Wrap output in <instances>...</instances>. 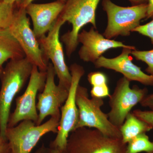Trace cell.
Returning a JSON list of instances; mask_svg holds the SVG:
<instances>
[{
	"label": "cell",
	"instance_id": "obj_15",
	"mask_svg": "<svg viewBox=\"0 0 153 153\" xmlns=\"http://www.w3.org/2000/svg\"><path fill=\"white\" fill-rule=\"evenodd\" d=\"M65 2L57 1L47 4L32 3L25 8L32 19L33 31L38 39L45 36L51 30L63 10Z\"/></svg>",
	"mask_w": 153,
	"mask_h": 153
},
{
	"label": "cell",
	"instance_id": "obj_24",
	"mask_svg": "<svg viewBox=\"0 0 153 153\" xmlns=\"http://www.w3.org/2000/svg\"><path fill=\"white\" fill-rule=\"evenodd\" d=\"M135 116L148 124L153 129V111L136 109L133 111Z\"/></svg>",
	"mask_w": 153,
	"mask_h": 153
},
{
	"label": "cell",
	"instance_id": "obj_14",
	"mask_svg": "<svg viewBox=\"0 0 153 153\" xmlns=\"http://www.w3.org/2000/svg\"><path fill=\"white\" fill-rule=\"evenodd\" d=\"M132 50L134 49L123 48L118 56L111 58L102 56L94 64L96 68H103L120 73L130 82L137 81L144 85L153 86V76L145 73L132 61L130 55Z\"/></svg>",
	"mask_w": 153,
	"mask_h": 153
},
{
	"label": "cell",
	"instance_id": "obj_11",
	"mask_svg": "<svg viewBox=\"0 0 153 153\" xmlns=\"http://www.w3.org/2000/svg\"><path fill=\"white\" fill-rule=\"evenodd\" d=\"M65 23L59 16L47 36L45 35L38 40L44 59L47 63L49 60L52 61L59 79L58 84L69 90L72 76L65 62L63 46L60 38V29Z\"/></svg>",
	"mask_w": 153,
	"mask_h": 153
},
{
	"label": "cell",
	"instance_id": "obj_3",
	"mask_svg": "<svg viewBox=\"0 0 153 153\" xmlns=\"http://www.w3.org/2000/svg\"><path fill=\"white\" fill-rule=\"evenodd\" d=\"M76 102L79 119L75 130L82 127L95 128L107 136L122 139L119 128L110 121L107 114L101 109L104 105L103 98H89L87 88L79 84L76 91Z\"/></svg>",
	"mask_w": 153,
	"mask_h": 153
},
{
	"label": "cell",
	"instance_id": "obj_13",
	"mask_svg": "<svg viewBox=\"0 0 153 153\" xmlns=\"http://www.w3.org/2000/svg\"><path fill=\"white\" fill-rule=\"evenodd\" d=\"M77 41L82 44L78 52L79 58L85 62L93 63L110 49L135 47L126 45L120 41L105 38L97 29L91 27L88 31L82 30L77 36Z\"/></svg>",
	"mask_w": 153,
	"mask_h": 153
},
{
	"label": "cell",
	"instance_id": "obj_31",
	"mask_svg": "<svg viewBox=\"0 0 153 153\" xmlns=\"http://www.w3.org/2000/svg\"><path fill=\"white\" fill-rule=\"evenodd\" d=\"M4 140L2 138L0 137V152L2 150L3 145H4Z\"/></svg>",
	"mask_w": 153,
	"mask_h": 153
},
{
	"label": "cell",
	"instance_id": "obj_17",
	"mask_svg": "<svg viewBox=\"0 0 153 153\" xmlns=\"http://www.w3.org/2000/svg\"><path fill=\"white\" fill-rule=\"evenodd\" d=\"M119 129L121 134L122 140L126 144L138 135L146 133L153 129L148 124L137 117L132 112L127 115L123 123Z\"/></svg>",
	"mask_w": 153,
	"mask_h": 153
},
{
	"label": "cell",
	"instance_id": "obj_18",
	"mask_svg": "<svg viewBox=\"0 0 153 153\" xmlns=\"http://www.w3.org/2000/svg\"><path fill=\"white\" fill-rule=\"evenodd\" d=\"M153 151V141L146 133L138 135L127 144L126 153H148Z\"/></svg>",
	"mask_w": 153,
	"mask_h": 153
},
{
	"label": "cell",
	"instance_id": "obj_34",
	"mask_svg": "<svg viewBox=\"0 0 153 153\" xmlns=\"http://www.w3.org/2000/svg\"><path fill=\"white\" fill-rule=\"evenodd\" d=\"M145 153H153V152H150Z\"/></svg>",
	"mask_w": 153,
	"mask_h": 153
},
{
	"label": "cell",
	"instance_id": "obj_23",
	"mask_svg": "<svg viewBox=\"0 0 153 153\" xmlns=\"http://www.w3.org/2000/svg\"><path fill=\"white\" fill-rule=\"evenodd\" d=\"M91 97L103 98L110 95L108 84L92 86L90 91Z\"/></svg>",
	"mask_w": 153,
	"mask_h": 153
},
{
	"label": "cell",
	"instance_id": "obj_1",
	"mask_svg": "<svg viewBox=\"0 0 153 153\" xmlns=\"http://www.w3.org/2000/svg\"><path fill=\"white\" fill-rule=\"evenodd\" d=\"M33 65L26 57L10 60L0 76V137L6 140L12 104L30 78Z\"/></svg>",
	"mask_w": 153,
	"mask_h": 153
},
{
	"label": "cell",
	"instance_id": "obj_9",
	"mask_svg": "<svg viewBox=\"0 0 153 153\" xmlns=\"http://www.w3.org/2000/svg\"><path fill=\"white\" fill-rule=\"evenodd\" d=\"M129 80L124 76L121 77L117 82L113 93L109 97L110 110L107 114L108 119L119 128L131 109L147 95L146 88H140L137 85L131 88Z\"/></svg>",
	"mask_w": 153,
	"mask_h": 153
},
{
	"label": "cell",
	"instance_id": "obj_32",
	"mask_svg": "<svg viewBox=\"0 0 153 153\" xmlns=\"http://www.w3.org/2000/svg\"><path fill=\"white\" fill-rule=\"evenodd\" d=\"M48 153H63L60 152V151L56 149H52L50 150H49Z\"/></svg>",
	"mask_w": 153,
	"mask_h": 153
},
{
	"label": "cell",
	"instance_id": "obj_16",
	"mask_svg": "<svg viewBox=\"0 0 153 153\" xmlns=\"http://www.w3.org/2000/svg\"><path fill=\"white\" fill-rule=\"evenodd\" d=\"M26 57L19 42L9 29L0 28V68L8 60Z\"/></svg>",
	"mask_w": 153,
	"mask_h": 153
},
{
	"label": "cell",
	"instance_id": "obj_2",
	"mask_svg": "<svg viewBox=\"0 0 153 153\" xmlns=\"http://www.w3.org/2000/svg\"><path fill=\"white\" fill-rule=\"evenodd\" d=\"M101 0H66L59 17L72 26L71 30L63 34L60 41L65 44L66 54L70 57L79 43L77 36L81 29L88 24L97 29L96 12Z\"/></svg>",
	"mask_w": 153,
	"mask_h": 153
},
{
	"label": "cell",
	"instance_id": "obj_25",
	"mask_svg": "<svg viewBox=\"0 0 153 153\" xmlns=\"http://www.w3.org/2000/svg\"><path fill=\"white\" fill-rule=\"evenodd\" d=\"M140 104L142 106L149 108L153 111V93L146 96Z\"/></svg>",
	"mask_w": 153,
	"mask_h": 153
},
{
	"label": "cell",
	"instance_id": "obj_19",
	"mask_svg": "<svg viewBox=\"0 0 153 153\" xmlns=\"http://www.w3.org/2000/svg\"><path fill=\"white\" fill-rule=\"evenodd\" d=\"M16 4L0 1V28L9 29L13 20Z\"/></svg>",
	"mask_w": 153,
	"mask_h": 153
},
{
	"label": "cell",
	"instance_id": "obj_10",
	"mask_svg": "<svg viewBox=\"0 0 153 153\" xmlns=\"http://www.w3.org/2000/svg\"><path fill=\"white\" fill-rule=\"evenodd\" d=\"M47 71H42L33 65L26 90L16 99V108L10 115L8 127L15 126L23 120H32L37 123L38 111L36 99L38 92H42L45 86Z\"/></svg>",
	"mask_w": 153,
	"mask_h": 153
},
{
	"label": "cell",
	"instance_id": "obj_30",
	"mask_svg": "<svg viewBox=\"0 0 153 153\" xmlns=\"http://www.w3.org/2000/svg\"><path fill=\"white\" fill-rule=\"evenodd\" d=\"M47 149H45L44 147H42L41 148V149H40L36 153H47Z\"/></svg>",
	"mask_w": 153,
	"mask_h": 153
},
{
	"label": "cell",
	"instance_id": "obj_20",
	"mask_svg": "<svg viewBox=\"0 0 153 153\" xmlns=\"http://www.w3.org/2000/svg\"><path fill=\"white\" fill-rule=\"evenodd\" d=\"M131 54L137 60L143 61L146 63L147 68L146 71L149 74L153 76V49L150 50H132Z\"/></svg>",
	"mask_w": 153,
	"mask_h": 153
},
{
	"label": "cell",
	"instance_id": "obj_8",
	"mask_svg": "<svg viewBox=\"0 0 153 153\" xmlns=\"http://www.w3.org/2000/svg\"><path fill=\"white\" fill-rule=\"evenodd\" d=\"M12 36L19 42L26 58L40 71H47L49 63L44 59L33 30L30 27V20L24 8L16 7L13 20L9 28Z\"/></svg>",
	"mask_w": 153,
	"mask_h": 153
},
{
	"label": "cell",
	"instance_id": "obj_33",
	"mask_svg": "<svg viewBox=\"0 0 153 153\" xmlns=\"http://www.w3.org/2000/svg\"><path fill=\"white\" fill-rule=\"evenodd\" d=\"M3 68H0V76H1V74Z\"/></svg>",
	"mask_w": 153,
	"mask_h": 153
},
{
	"label": "cell",
	"instance_id": "obj_21",
	"mask_svg": "<svg viewBox=\"0 0 153 153\" xmlns=\"http://www.w3.org/2000/svg\"><path fill=\"white\" fill-rule=\"evenodd\" d=\"M88 80L92 86H98L107 84L106 75L100 71H93L88 74Z\"/></svg>",
	"mask_w": 153,
	"mask_h": 153
},
{
	"label": "cell",
	"instance_id": "obj_7",
	"mask_svg": "<svg viewBox=\"0 0 153 153\" xmlns=\"http://www.w3.org/2000/svg\"><path fill=\"white\" fill-rule=\"evenodd\" d=\"M69 70L72 76L71 86L65 103L60 108V118L58 131L52 143V149L65 153L69 134L75 130L79 119V111L76 102V89L85 74L82 66L76 63L71 64Z\"/></svg>",
	"mask_w": 153,
	"mask_h": 153
},
{
	"label": "cell",
	"instance_id": "obj_5",
	"mask_svg": "<svg viewBox=\"0 0 153 153\" xmlns=\"http://www.w3.org/2000/svg\"><path fill=\"white\" fill-rule=\"evenodd\" d=\"M122 139L107 136L93 128H79L71 132L64 153H126Z\"/></svg>",
	"mask_w": 153,
	"mask_h": 153
},
{
	"label": "cell",
	"instance_id": "obj_26",
	"mask_svg": "<svg viewBox=\"0 0 153 153\" xmlns=\"http://www.w3.org/2000/svg\"><path fill=\"white\" fill-rule=\"evenodd\" d=\"M147 12L146 19H153V0H147Z\"/></svg>",
	"mask_w": 153,
	"mask_h": 153
},
{
	"label": "cell",
	"instance_id": "obj_27",
	"mask_svg": "<svg viewBox=\"0 0 153 153\" xmlns=\"http://www.w3.org/2000/svg\"><path fill=\"white\" fill-rule=\"evenodd\" d=\"M35 0H22L20 4L18 7H21L26 8L28 5L31 3L33 2V1ZM57 1H63L66 2V0H57Z\"/></svg>",
	"mask_w": 153,
	"mask_h": 153
},
{
	"label": "cell",
	"instance_id": "obj_22",
	"mask_svg": "<svg viewBox=\"0 0 153 153\" xmlns=\"http://www.w3.org/2000/svg\"><path fill=\"white\" fill-rule=\"evenodd\" d=\"M133 32L139 33L143 36H146L150 39L153 45V19L151 22L144 25H140Z\"/></svg>",
	"mask_w": 153,
	"mask_h": 153
},
{
	"label": "cell",
	"instance_id": "obj_29",
	"mask_svg": "<svg viewBox=\"0 0 153 153\" xmlns=\"http://www.w3.org/2000/svg\"><path fill=\"white\" fill-rule=\"evenodd\" d=\"M0 1L11 4H16L17 6H19L22 0H0Z\"/></svg>",
	"mask_w": 153,
	"mask_h": 153
},
{
	"label": "cell",
	"instance_id": "obj_6",
	"mask_svg": "<svg viewBox=\"0 0 153 153\" xmlns=\"http://www.w3.org/2000/svg\"><path fill=\"white\" fill-rule=\"evenodd\" d=\"M60 116L51 117L46 122L37 125L32 120H23L8 127L6 139L11 153H30L42 137L50 132L57 133Z\"/></svg>",
	"mask_w": 153,
	"mask_h": 153
},
{
	"label": "cell",
	"instance_id": "obj_28",
	"mask_svg": "<svg viewBox=\"0 0 153 153\" xmlns=\"http://www.w3.org/2000/svg\"><path fill=\"white\" fill-rule=\"evenodd\" d=\"M128 1H130L132 4H133L134 5L148 2L147 0H128Z\"/></svg>",
	"mask_w": 153,
	"mask_h": 153
},
{
	"label": "cell",
	"instance_id": "obj_12",
	"mask_svg": "<svg viewBox=\"0 0 153 153\" xmlns=\"http://www.w3.org/2000/svg\"><path fill=\"white\" fill-rule=\"evenodd\" d=\"M56 73L52 63H49L47 70V78L42 92L38 94L37 109L38 120L36 125L43 123L48 116H60V108L65 103L69 90L55 82Z\"/></svg>",
	"mask_w": 153,
	"mask_h": 153
},
{
	"label": "cell",
	"instance_id": "obj_4",
	"mask_svg": "<svg viewBox=\"0 0 153 153\" xmlns=\"http://www.w3.org/2000/svg\"><path fill=\"white\" fill-rule=\"evenodd\" d=\"M102 9L107 16V25L102 35L108 39L128 36L146 18L147 3L124 7L111 0H102Z\"/></svg>",
	"mask_w": 153,
	"mask_h": 153
}]
</instances>
